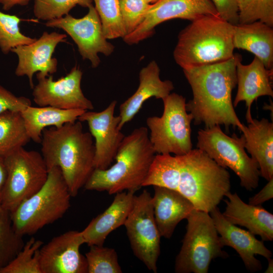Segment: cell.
<instances>
[{"instance_id":"6da1fadb","label":"cell","mask_w":273,"mask_h":273,"mask_svg":"<svg viewBox=\"0 0 273 273\" xmlns=\"http://www.w3.org/2000/svg\"><path fill=\"white\" fill-rule=\"evenodd\" d=\"M183 72L193 93L186 108L194 123L205 128L222 125L226 130L232 126L242 132L245 125L236 114L232 99L237 83L236 54L226 61Z\"/></svg>"},{"instance_id":"7a4b0ae2","label":"cell","mask_w":273,"mask_h":273,"mask_svg":"<svg viewBox=\"0 0 273 273\" xmlns=\"http://www.w3.org/2000/svg\"><path fill=\"white\" fill-rule=\"evenodd\" d=\"M41 154L48 171L58 167L72 197L84 186L95 169V148L89 132L76 121L42 132Z\"/></svg>"},{"instance_id":"3957f363","label":"cell","mask_w":273,"mask_h":273,"mask_svg":"<svg viewBox=\"0 0 273 273\" xmlns=\"http://www.w3.org/2000/svg\"><path fill=\"white\" fill-rule=\"evenodd\" d=\"M156 155L148 128H135L125 136L118 150L116 162L104 170L95 169L84 187L106 191L110 195L135 192L141 187Z\"/></svg>"},{"instance_id":"277c9868","label":"cell","mask_w":273,"mask_h":273,"mask_svg":"<svg viewBox=\"0 0 273 273\" xmlns=\"http://www.w3.org/2000/svg\"><path fill=\"white\" fill-rule=\"evenodd\" d=\"M234 27L217 15H205L191 21L178 34L173 53L176 63L184 70L231 59Z\"/></svg>"},{"instance_id":"5b68a950","label":"cell","mask_w":273,"mask_h":273,"mask_svg":"<svg viewBox=\"0 0 273 273\" xmlns=\"http://www.w3.org/2000/svg\"><path fill=\"white\" fill-rule=\"evenodd\" d=\"M177 157L180 175L177 191L192 202L195 209L209 213L230 192L229 172L198 148Z\"/></svg>"},{"instance_id":"8992f818","label":"cell","mask_w":273,"mask_h":273,"mask_svg":"<svg viewBox=\"0 0 273 273\" xmlns=\"http://www.w3.org/2000/svg\"><path fill=\"white\" fill-rule=\"evenodd\" d=\"M71 195L58 167L49 170L42 188L11 212L13 228L19 235H32L63 216Z\"/></svg>"},{"instance_id":"52a82bcc","label":"cell","mask_w":273,"mask_h":273,"mask_svg":"<svg viewBox=\"0 0 273 273\" xmlns=\"http://www.w3.org/2000/svg\"><path fill=\"white\" fill-rule=\"evenodd\" d=\"M186 233L175 261L176 273H207L210 264L228 254L209 213L194 209L187 217Z\"/></svg>"},{"instance_id":"ba28073f","label":"cell","mask_w":273,"mask_h":273,"mask_svg":"<svg viewBox=\"0 0 273 273\" xmlns=\"http://www.w3.org/2000/svg\"><path fill=\"white\" fill-rule=\"evenodd\" d=\"M162 101V115L160 117H149L146 120L150 131V141L156 154L185 155L193 148V117L186 110V99L182 95L173 93Z\"/></svg>"},{"instance_id":"9c48e42d","label":"cell","mask_w":273,"mask_h":273,"mask_svg":"<svg viewBox=\"0 0 273 273\" xmlns=\"http://www.w3.org/2000/svg\"><path fill=\"white\" fill-rule=\"evenodd\" d=\"M4 158L7 176L1 205L11 213L42 188L49 171L41 153L24 147Z\"/></svg>"},{"instance_id":"30bf717a","label":"cell","mask_w":273,"mask_h":273,"mask_svg":"<svg viewBox=\"0 0 273 273\" xmlns=\"http://www.w3.org/2000/svg\"><path fill=\"white\" fill-rule=\"evenodd\" d=\"M197 147L219 165L232 170L246 190L251 191L258 186L260 175L258 163L248 155L241 139L235 133L228 135L220 125L200 129Z\"/></svg>"},{"instance_id":"8fae6325","label":"cell","mask_w":273,"mask_h":273,"mask_svg":"<svg viewBox=\"0 0 273 273\" xmlns=\"http://www.w3.org/2000/svg\"><path fill=\"white\" fill-rule=\"evenodd\" d=\"M124 225L134 255L149 270L156 273L161 236L154 218L152 196L146 190L134 196Z\"/></svg>"},{"instance_id":"7c38bea8","label":"cell","mask_w":273,"mask_h":273,"mask_svg":"<svg viewBox=\"0 0 273 273\" xmlns=\"http://www.w3.org/2000/svg\"><path fill=\"white\" fill-rule=\"evenodd\" d=\"M83 17L76 18L68 14L62 17L48 21L46 25L64 30L77 44L78 52L84 60H88L93 68L97 67L101 60L99 53L110 55L114 46L105 37L101 21L95 7L88 8Z\"/></svg>"},{"instance_id":"4fadbf2b","label":"cell","mask_w":273,"mask_h":273,"mask_svg":"<svg viewBox=\"0 0 273 273\" xmlns=\"http://www.w3.org/2000/svg\"><path fill=\"white\" fill-rule=\"evenodd\" d=\"M82 76V72L76 66L57 80H54L52 75L45 76L37 72V83L32 88L33 100L39 107L92 110L93 103L81 88Z\"/></svg>"},{"instance_id":"5bb4252c","label":"cell","mask_w":273,"mask_h":273,"mask_svg":"<svg viewBox=\"0 0 273 273\" xmlns=\"http://www.w3.org/2000/svg\"><path fill=\"white\" fill-rule=\"evenodd\" d=\"M205 15L219 16L211 0H159L151 5L143 22L123 40L128 44H136L153 35L155 27L165 21L174 19L192 21Z\"/></svg>"},{"instance_id":"9a60e30c","label":"cell","mask_w":273,"mask_h":273,"mask_svg":"<svg viewBox=\"0 0 273 273\" xmlns=\"http://www.w3.org/2000/svg\"><path fill=\"white\" fill-rule=\"evenodd\" d=\"M116 104L114 100L104 110H87L78 118L87 123L89 132L95 139V169L104 170L111 165L125 137L118 127L120 118L114 115Z\"/></svg>"},{"instance_id":"2e32d148","label":"cell","mask_w":273,"mask_h":273,"mask_svg":"<svg viewBox=\"0 0 273 273\" xmlns=\"http://www.w3.org/2000/svg\"><path fill=\"white\" fill-rule=\"evenodd\" d=\"M83 244L81 232L69 231L43 244L39 254L41 273H87L85 257L80 252Z\"/></svg>"},{"instance_id":"e0dca14e","label":"cell","mask_w":273,"mask_h":273,"mask_svg":"<svg viewBox=\"0 0 273 273\" xmlns=\"http://www.w3.org/2000/svg\"><path fill=\"white\" fill-rule=\"evenodd\" d=\"M67 35L57 32H44L34 42L18 46L11 52L15 53L18 63L15 69L17 76H27L30 86L34 87L33 76L35 73L48 76L57 70L58 61L52 55L57 45L66 40Z\"/></svg>"},{"instance_id":"ac0fdd59","label":"cell","mask_w":273,"mask_h":273,"mask_svg":"<svg viewBox=\"0 0 273 273\" xmlns=\"http://www.w3.org/2000/svg\"><path fill=\"white\" fill-rule=\"evenodd\" d=\"M222 245L233 248L241 258L246 268L251 272L262 269L261 261L255 257L259 255L267 260L272 253L262 240H258L249 231L242 229L228 221L218 207L209 212Z\"/></svg>"},{"instance_id":"d6986e66","label":"cell","mask_w":273,"mask_h":273,"mask_svg":"<svg viewBox=\"0 0 273 273\" xmlns=\"http://www.w3.org/2000/svg\"><path fill=\"white\" fill-rule=\"evenodd\" d=\"M237 92L234 101V107L241 102H245L247 108V123L253 119L251 106L254 101L262 96L273 97V70L266 69L257 57L248 65L242 63V56L236 53Z\"/></svg>"},{"instance_id":"ffe728a7","label":"cell","mask_w":273,"mask_h":273,"mask_svg":"<svg viewBox=\"0 0 273 273\" xmlns=\"http://www.w3.org/2000/svg\"><path fill=\"white\" fill-rule=\"evenodd\" d=\"M160 71L159 67L155 61H152L140 70L139 85L136 90L119 107L120 121L118 127L120 129L133 118L147 100L155 97L163 100L174 89L171 81L160 79Z\"/></svg>"},{"instance_id":"44dd1931","label":"cell","mask_w":273,"mask_h":273,"mask_svg":"<svg viewBox=\"0 0 273 273\" xmlns=\"http://www.w3.org/2000/svg\"><path fill=\"white\" fill-rule=\"evenodd\" d=\"M152 202L155 222L161 237L169 239L179 222L195 209L188 199L178 191L153 187Z\"/></svg>"},{"instance_id":"7402d4cb","label":"cell","mask_w":273,"mask_h":273,"mask_svg":"<svg viewBox=\"0 0 273 273\" xmlns=\"http://www.w3.org/2000/svg\"><path fill=\"white\" fill-rule=\"evenodd\" d=\"M224 218L235 225L244 226L254 235L260 237L263 241L273 240V215L261 205L245 203L236 193H228Z\"/></svg>"},{"instance_id":"603a6c76","label":"cell","mask_w":273,"mask_h":273,"mask_svg":"<svg viewBox=\"0 0 273 273\" xmlns=\"http://www.w3.org/2000/svg\"><path fill=\"white\" fill-rule=\"evenodd\" d=\"M134 193L116 194L111 205L81 231L85 244L88 246H102L112 232L124 225L132 207Z\"/></svg>"},{"instance_id":"cb8c5ba5","label":"cell","mask_w":273,"mask_h":273,"mask_svg":"<svg viewBox=\"0 0 273 273\" xmlns=\"http://www.w3.org/2000/svg\"><path fill=\"white\" fill-rule=\"evenodd\" d=\"M240 138L245 150L258 163L260 175L273 178V123L262 118L252 119L245 125Z\"/></svg>"},{"instance_id":"d4e9b609","label":"cell","mask_w":273,"mask_h":273,"mask_svg":"<svg viewBox=\"0 0 273 273\" xmlns=\"http://www.w3.org/2000/svg\"><path fill=\"white\" fill-rule=\"evenodd\" d=\"M233 45L235 49L247 51L257 57L265 68L273 70V29L256 21L234 25Z\"/></svg>"},{"instance_id":"484cf974","label":"cell","mask_w":273,"mask_h":273,"mask_svg":"<svg viewBox=\"0 0 273 273\" xmlns=\"http://www.w3.org/2000/svg\"><path fill=\"white\" fill-rule=\"evenodd\" d=\"M85 110L62 109L52 106L33 107L20 112L30 140L40 143L42 131L48 127L59 128L66 123L75 122Z\"/></svg>"},{"instance_id":"4316f807","label":"cell","mask_w":273,"mask_h":273,"mask_svg":"<svg viewBox=\"0 0 273 273\" xmlns=\"http://www.w3.org/2000/svg\"><path fill=\"white\" fill-rule=\"evenodd\" d=\"M30 141L20 112L7 110L0 115L1 157L4 158Z\"/></svg>"},{"instance_id":"83f0119b","label":"cell","mask_w":273,"mask_h":273,"mask_svg":"<svg viewBox=\"0 0 273 273\" xmlns=\"http://www.w3.org/2000/svg\"><path fill=\"white\" fill-rule=\"evenodd\" d=\"M179 175L180 166L177 155L156 154L142 187L158 186L177 191Z\"/></svg>"},{"instance_id":"f1b7e54d","label":"cell","mask_w":273,"mask_h":273,"mask_svg":"<svg viewBox=\"0 0 273 273\" xmlns=\"http://www.w3.org/2000/svg\"><path fill=\"white\" fill-rule=\"evenodd\" d=\"M23 237L14 230L10 212L0 205V270L22 249Z\"/></svg>"},{"instance_id":"f546056e","label":"cell","mask_w":273,"mask_h":273,"mask_svg":"<svg viewBox=\"0 0 273 273\" xmlns=\"http://www.w3.org/2000/svg\"><path fill=\"white\" fill-rule=\"evenodd\" d=\"M43 243L32 237L0 273H41L39 254Z\"/></svg>"},{"instance_id":"4dcf8cb0","label":"cell","mask_w":273,"mask_h":273,"mask_svg":"<svg viewBox=\"0 0 273 273\" xmlns=\"http://www.w3.org/2000/svg\"><path fill=\"white\" fill-rule=\"evenodd\" d=\"M100 18L103 31L107 39L126 35L120 13L118 0H93Z\"/></svg>"},{"instance_id":"1f68e13d","label":"cell","mask_w":273,"mask_h":273,"mask_svg":"<svg viewBox=\"0 0 273 273\" xmlns=\"http://www.w3.org/2000/svg\"><path fill=\"white\" fill-rule=\"evenodd\" d=\"M21 21L16 15L0 11V49L5 55L18 46L30 44L36 39L21 32L19 28Z\"/></svg>"},{"instance_id":"d6a6232c","label":"cell","mask_w":273,"mask_h":273,"mask_svg":"<svg viewBox=\"0 0 273 273\" xmlns=\"http://www.w3.org/2000/svg\"><path fill=\"white\" fill-rule=\"evenodd\" d=\"M85 257L87 273H121L118 256L114 249L92 245Z\"/></svg>"},{"instance_id":"836d02e7","label":"cell","mask_w":273,"mask_h":273,"mask_svg":"<svg viewBox=\"0 0 273 273\" xmlns=\"http://www.w3.org/2000/svg\"><path fill=\"white\" fill-rule=\"evenodd\" d=\"M238 24L263 22L273 27V0H237Z\"/></svg>"},{"instance_id":"e575fe53","label":"cell","mask_w":273,"mask_h":273,"mask_svg":"<svg viewBox=\"0 0 273 273\" xmlns=\"http://www.w3.org/2000/svg\"><path fill=\"white\" fill-rule=\"evenodd\" d=\"M93 0H34L33 14L38 20L50 21L69 14L76 6L88 8Z\"/></svg>"},{"instance_id":"d590c367","label":"cell","mask_w":273,"mask_h":273,"mask_svg":"<svg viewBox=\"0 0 273 273\" xmlns=\"http://www.w3.org/2000/svg\"><path fill=\"white\" fill-rule=\"evenodd\" d=\"M118 2L127 35L135 30L143 22L151 5L143 0H118Z\"/></svg>"},{"instance_id":"8d00e7d4","label":"cell","mask_w":273,"mask_h":273,"mask_svg":"<svg viewBox=\"0 0 273 273\" xmlns=\"http://www.w3.org/2000/svg\"><path fill=\"white\" fill-rule=\"evenodd\" d=\"M31 105L28 98L17 97L0 85V115L7 110L21 112Z\"/></svg>"},{"instance_id":"74e56055","label":"cell","mask_w":273,"mask_h":273,"mask_svg":"<svg viewBox=\"0 0 273 273\" xmlns=\"http://www.w3.org/2000/svg\"><path fill=\"white\" fill-rule=\"evenodd\" d=\"M220 18L233 25L238 24L237 0H211Z\"/></svg>"},{"instance_id":"f35d334b","label":"cell","mask_w":273,"mask_h":273,"mask_svg":"<svg viewBox=\"0 0 273 273\" xmlns=\"http://www.w3.org/2000/svg\"><path fill=\"white\" fill-rule=\"evenodd\" d=\"M272 198L273 178L268 180V183L258 193L249 199L248 203L253 205H261Z\"/></svg>"},{"instance_id":"ab89813d","label":"cell","mask_w":273,"mask_h":273,"mask_svg":"<svg viewBox=\"0 0 273 273\" xmlns=\"http://www.w3.org/2000/svg\"><path fill=\"white\" fill-rule=\"evenodd\" d=\"M30 0H0V4L2 5L3 10L9 11L14 7L19 5L21 6H27Z\"/></svg>"},{"instance_id":"60d3db41","label":"cell","mask_w":273,"mask_h":273,"mask_svg":"<svg viewBox=\"0 0 273 273\" xmlns=\"http://www.w3.org/2000/svg\"><path fill=\"white\" fill-rule=\"evenodd\" d=\"M7 176V171L4 157L0 156V205L1 204L3 190Z\"/></svg>"},{"instance_id":"b9f144b4","label":"cell","mask_w":273,"mask_h":273,"mask_svg":"<svg viewBox=\"0 0 273 273\" xmlns=\"http://www.w3.org/2000/svg\"><path fill=\"white\" fill-rule=\"evenodd\" d=\"M268 265L266 269L265 270V273H272L273 270V260L272 259L269 258L267 259Z\"/></svg>"},{"instance_id":"7bdbcfd3","label":"cell","mask_w":273,"mask_h":273,"mask_svg":"<svg viewBox=\"0 0 273 273\" xmlns=\"http://www.w3.org/2000/svg\"><path fill=\"white\" fill-rule=\"evenodd\" d=\"M143 1L149 4L152 5V4L156 3L159 0H143Z\"/></svg>"}]
</instances>
